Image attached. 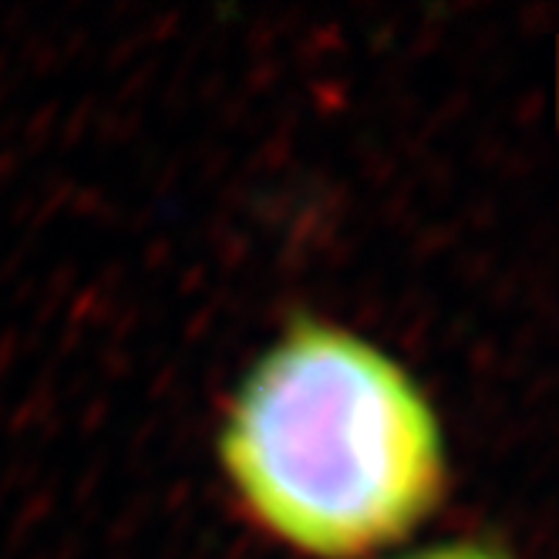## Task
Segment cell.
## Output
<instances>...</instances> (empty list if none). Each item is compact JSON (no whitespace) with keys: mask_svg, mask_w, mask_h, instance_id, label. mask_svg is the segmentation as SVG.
Instances as JSON below:
<instances>
[{"mask_svg":"<svg viewBox=\"0 0 559 559\" xmlns=\"http://www.w3.org/2000/svg\"><path fill=\"white\" fill-rule=\"evenodd\" d=\"M219 452L260 523L321 559L415 533L445 489L442 425L421 388L384 350L328 324H300L260 357Z\"/></svg>","mask_w":559,"mask_h":559,"instance_id":"obj_1","label":"cell"},{"mask_svg":"<svg viewBox=\"0 0 559 559\" xmlns=\"http://www.w3.org/2000/svg\"><path fill=\"white\" fill-rule=\"evenodd\" d=\"M405 559H502V556L492 549H483V546L462 543V546H435V549H425V552H415Z\"/></svg>","mask_w":559,"mask_h":559,"instance_id":"obj_2","label":"cell"}]
</instances>
